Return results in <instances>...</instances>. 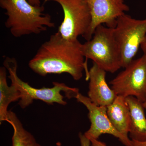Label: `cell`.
Listing matches in <instances>:
<instances>
[{
    "instance_id": "cell-13",
    "label": "cell",
    "mask_w": 146,
    "mask_h": 146,
    "mask_svg": "<svg viewBox=\"0 0 146 146\" xmlns=\"http://www.w3.org/2000/svg\"><path fill=\"white\" fill-rule=\"evenodd\" d=\"M7 69L0 68V122L6 121L8 106L11 103L21 98V94L13 84L9 86L7 80Z\"/></svg>"
},
{
    "instance_id": "cell-10",
    "label": "cell",
    "mask_w": 146,
    "mask_h": 146,
    "mask_svg": "<svg viewBox=\"0 0 146 146\" xmlns=\"http://www.w3.org/2000/svg\"><path fill=\"white\" fill-rule=\"evenodd\" d=\"M106 72L93 63V66L86 76L89 80L88 98L98 106L107 107L115 100L117 95L106 82Z\"/></svg>"
},
{
    "instance_id": "cell-17",
    "label": "cell",
    "mask_w": 146,
    "mask_h": 146,
    "mask_svg": "<svg viewBox=\"0 0 146 146\" xmlns=\"http://www.w3.org/2000/svg\"><path fill=\"white\" fill-rule=\"evenodd\" d=\"M131 146H146V141L144 142L132 141Z\"/></svg>"
},
{
    "instance_id": "cell-9",
    "label": "cell",
    "mask_w": 146,
    "mask_h": 146,
    "mask_svg": "<svg viewBox=\"0 0 146 146\" xmlns=\"http://www.w3.org/2000/svg\"><path fill=\"white\" fill-rule=\"evenodd\" d=\"M75 98L89 111L91 126L84 133L89 139H98L102 134H108L118 138L125 146H131L132 141L119 132L112 125L107 113V107L94 104L88 97L79 93Z\"/></svg>"
},
{
    "instance_id": "cell-12",
    "label": "cell",
    "mask_w": 146,
    "mask_h": 146,
    "mask_svg": "<svg viewBox=\"0 0 146 146\" xmlns=\"http://www.w3.org/2000/svg\"><path fill=\"white\" fill-rule=\"evenodd\" d=\"M130 111L131 124L129 136L131 140L146 141V117L143 104L133 96L126 98Z\"/></svg>"
},
{
    "instance_id": "cell-18",
    "label": "cell",
    "mask_w": 146,
    "mask_h": 146,
    "mask_svg": "<svg viewBox=\"0 0 146 146\" xmlns=\"http://www.w3.org/2000/svg\"><path fill=\"white\" fill-rule=\"evenodd\" d=\"M45 0H27L29 3L34 6H39L41 5V1H44Z\"/></svg>"
},
{
    "instance_id": "cell-8",
    "label": "cell",
    "mask_w": 146,
    "mask_h": 146,
    "mask_svg": "<svg viewBox=\"0 0 146 146\" xmlns=\"http://www.w3.org/2000/svg\"><path fill=\"white\" fill-rule=\"evenodd\" d=\"M91 16L89 30L84 36L86 41L92 38L97 27L105 24L114 28L118 18L129 10L125 0H86Z\"/></svg>"
},
{
    "instance_id": "cell-1",
    "label": "cell",
    "mask_w": 146,
    "mask_h": 146,
    "mask_svg": "<svg viewBox=\"0 0 146 146\" xmlns=\"http://www.w3.org/2000/svg\"><path fill=\"white\" fill-rule=\"evenodd\" d=\"M78 39L69 40L58 31L41 45L29 62V67L39 76L67 73L74 80L81 79L89 72Z\"/></svg>"
},
{
    "instance_id": "cell-2",
    "label": "cell",
    "mask_w": 146,
    "mask_h": 146,
    "mask_svg": "<svg viewBox=\"0 0 146 146\" xmlns=\"http://www.w3.org/2000/svg\"><path fill=\"white\" fill-rule=\"evenodd\" d=\"M7 16L5 26L15 37L39 34L55 27L51 16L44 13L43 5H32L27 0H0Z\"/></svg>"
},
{
    "instance_id": "cell-15",
    "label": "cell",
    "mask_w": 146,
    "mask_h": 146,
    "mask_svg": "<svg viewBox=\"0 0 146 146\" xmlns=\"http://www.w3.org/2000/svg\"><path fill=\"white\" fill-rule=\"evenodd\" d=\"M78 136L81 146H92L90 139L87 138L84 134L80 132Z\"/></svg>"
},
{
    "instance_id": "cell-6",
    "label": "cell",
    "mask_w": 146,
    "mask_h": 146,
    "mask_svg": "<svg viewBox=\"0 0 146 146\" xmlns=\"http://www.w3.org/2000/svg\"><path fill=\"white\" fill-rule=\"evenodd\" d=\"M59 4L63 13V19L58 31L69 40L85 36L91 23V13L86 0H45Z\"/></svg>"
},
{
    "instance_id": "cell-11",
    "label": "cell",
    "mask_w": 146,
    "mask_h": 146,
    "mask_svg": "<svg viewBox=\"0 0 146 146\" xmlns=\"http://www.w3.org/2000/svg\"><path fill=\"white\" fill-rule=\"evenodd\" d=\"M108 116L112 125L123 136L128 138L131 119L129 108L126 98L117 96L107 107Z\"/></svg>"
},
{
    "instance_id": "cell-3",
    "label": "cell",
    "mask_w": 146,
    "mask_h": 146,
    "mask_svg": "<svg viewBox=\"0 0 146 146\" xmlns=\"http://www.w3.org/2000/svg\"><path fill=\"white\" fill-rule=\"evenodd\" d=\"M4 67L8 71L11 84L16 86L21 94V98L18 105L23 109L28 107L35 100H39L48 104L56 103L65 106L67 104L64 100V97L61 94L64 92L69 99L75 98L79 93V89L67 86L65 83L53 82V86L51 88H35L27 82L22 80L17 74L18 65L14 58L7 57L5 59Z\"/></svg>"
},
{
    "instance_id": "cell-4",
    "label": "cell",
    "mask_w": 146,
    "mask_h": 146,
    "mask_svg": "<svg viewBox=\"0 0 146 146\" xmlns=\"http://www.w3.org/2000/svg\"><path fill=\"white\" fill-rule=\"evenodd\" d=\"M83 56L106 72L114 73L122 68L121 55L114 28L97 27L92 38L82 44Z\"/></svg>"
},
{
    "instance_id": "cell-14",
    "label": "cell",
    "mask_w": 146,
    "mask_h": 146,
    "mask_svg": "<svg viewBox=\"0 0 146 146\" xmlns=\"http://www.w3.org/2000/svg\"><path fill=\"white\" fill-rule=\"evenodd\" d=\"M6 121L13 129L11 146H41L34 136L25 129L16 113L9 110Z\"/></svg>"
},
{
    "instance_id": "cell-19",
    "label": "cell",
    "mask_w": 146,
    "mask_h": 146,
    "mask_svg": "<svg viewBox=\"0 0 146 146\" xmlns=\"http://www.w3.org/2000/svg\"><path fill=\"white\" fill-rule=\"evenodd\" d=\"M141 48L144 53V54L146 55V36L141 44Z\"/></svg>"
},
{
    "instance_id": "cell-7",
    "label": "cell",
    "mask_w": 146,
    "mask_h": 146,
    "mask_svg": "<svg viewBox=\"0 0 146 146\" xmlns=\"http://www.w3.org/2000/svg\"><path fill=\"white\" fill-rule=\"evenodd\" d=\"M110 81L117 96H133L143 102L146 96V55L133 59Z\"/></svg>"
},
{
    "instance_id": "cell-16",
    "label": "cell",
    "mask_w": 146,
    "mask_h": 146,
    "mask_svg": "<svg viewBox=\"0 0 146 146\" xmlns=\"http://www.w3.org/2000/svg\"><path fill=\"white\" fill-rule=\"evenodd\" d=\"M91 145L92 146H108L105 143L101 141H98V139L90 138Z\"/></svg>"
},
{
    "instance_id": "cell-5",
    "label": "cell",
    "mask_w": 146,
    "mask_h": 146,
    "mask_svg": "<svg viewBox=\"0 0 146 146\" xmlns=\"http://www.w3.org/2000/svg\"><path fill=\"white\" fill-rule=\"evenodd\" d=\"M114 33L124 68L133 60L146 36V19L138 20L125 13L118 18Z\"/></svg>"
}]
</instances>
